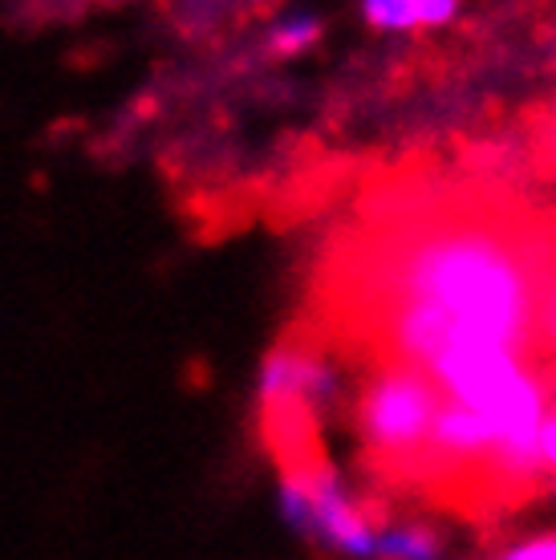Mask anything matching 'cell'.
<instances>
[{"mask_svg": "<svg viewBox=\"0 0 556 560\" xmlns=\"http://www.w3.org/2000/svg\"><path fill=\"white\" fill-rule=\"evenodd\" d=\"M382 301H410L439 313L460 334L532 358L541 346L536 308L541 272L520 232L487 220H451L422 228L382 268Z\"/></svg>", "mask_w": 556, "mask_h": 560, "instance_id": "obj_1", "label": "cell"}, {"mask_svg": "<svg viewBox=\"0 0 556 560\" xmlns=\"http://www.w3.org/2000/svg\"><path fill=\"white\" fill-rule=\"evenodd\" d=\"M443 402V390L418 365H382L362 390V407H358V427H362L370 455L386 467H406V471L418 467L422 471Z\"/></svg>", "mask_w": 556, "mask_h": 560, "instance_id": "obj_2", "label": "cell"}, {"mask_svg": "<svg viewBox=\"0 0 556 560\" xmlns=\"http://www.w3.org/2000/svg\"><path fill=\"white\" fill-rule=\"evenodd\" d=\"M305 476L309 500H313V540L341 552L354 560H378V528L374 520L366 516L362 504L346 491V483L337 479L334 467L325 463H305L297 467Z\"/></svg>", "mask_w": 556, "mask_h": 560, "instance_id": "obj_3", "label": "cell"}, {"mask_svg": "<svg viewBox=\"0 0 556 560\" xmlns=\"http://www.w3.org/2000/svg\"><path fill=\"white\" fill-rule=\"evenodd\" d=\"M491 455H496V427L460 402H443L422 467L455 476L467 467H491Z\"/></svg>", "mask_w": 556, "mask_h": 560, "instance_id": "obj_4", "label": "cell"}, {"mask_svg": "<svg viewBox=\"0 0 556 560\" xmlns=\"http://www.w3.org/2000/svg\"><path fill=\"white\" fill-rule=\"evenodd\" d=\"M366 25L406 33V28H439L460 16L455 0H366Z\"/></svg>", "mask_w": 556, "mask_h": 560, "instance_id": "obj_5", "label": "cell"}, {"mask_svg": "<svg viewBox=\"0 0 556 560\" xmlns=\"http://www.w3.org/2000/svg\"><path fill=\"white\" fill-rule=\"evenodd\" d=\"M439 536L422 524H390L378 528V560H435Z\"/></svg>", "mask_w": 556, "mask_h": 560, "instance_id": "obj_6", "label": "cell"}, {"mask_svg": "<svg viewBox=\"0 0 556 560\" xmlns=\"http://www.w3.org/2000/svg\"><path fill=\"white\" fill-rule=\"evenodd\" d=\"M321 42V21L313 13H297L285 16L277 25L268 28V49L277 57H292V54H305L309 45Z\"/></svg>", "mask_w": 556, "mask_h": 560, "instance_id": "obj_7", "label": "cell"}, {"mask_svg": "<svg viewBox=\"0 0 556 560\" xmlns=\"http://www.w3.org/2000/svg\"><path fill=\"white\" fill-rule=\"evenodd\" d=\"M536 337L548 350H556V265L544 268L541 277V308H536Z\"/></svg>", "mask_w": 556, "mask_h": 560, "instance_id": "obj_8", "label": "cell"}, {"mask_svg": "<svg viewBox=\"0 0 556 560\" xmlns=\"http://www.w3.org/2000/svg\"><path fill=\"white\" fill-rule=\"evenodd\" d=\"M500 560H556V536H536L524 545L508 548Z\"/></svg>", "mask_w": 556, "mask_h": 560, "instance_id": "obj_9", "label": "cell"}, {"mask_svg": "<svg viewBox=\"0 0 556 560\" xmlns=\"http://www.w3.org/2000/svg\"><path fill=\"white\" fill-rule=\"evenodd\" d=\"M541 463H544V476L556 483V402H553V410H548L544 431H541Z\"/></svg>", "mask_w": 556, "mask_h": 560, "instance_id": "obj_10", "label": "cell"}]
</instances>
